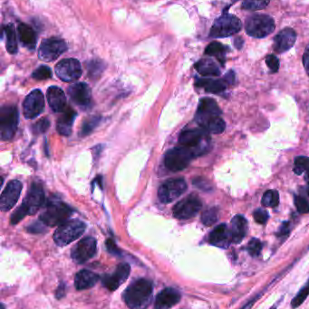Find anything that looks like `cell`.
Here are the masks:
<instances>
[{"label":"cell","instance_id":"23","mask_svg":"<svg viewBox=\"0 0 309 309\" xmlns=\"http://www.w3.org/2000/svg\"><path fill=\"white\" fill-rule=\"evenodd\" d=\"M47 101L55 113H63L66 108L65 93L57 86H52L47 90Z\"/></svg>","mask_w":309,"mask_h":309},{"label":"cell","instance_id":"29","mask_svg":"<svg viewBox=\"0 0 309 309\" xmlns=\"http://www.w3.org/2000/svg\"><path fill=\"white\" fill-rule=\"evenodd\" d=\"M228 50L229 48L228 46L220 44V42H212L206 47L205 54H207L209 57H215L221 65H224Z\"/></svg>","mask_w":309,"mask_h":309},{"label":"cell","instance_id":"8","mask_svg":"<svg viewBox=\"0 0 309 309\" xmlns=\"http://www.w3.org/2000/svg\"><path fill=\"white\" fill-rule=\"evenodd\" d=\"M193 155L188 149L179 147L167 151L164 157V164L167 168L173 172H178L187 167Z\"/></svg>","mask_w":309,"mask_h":309},{"label":"cell","instance_id":"25","mask_svg":"<svg viewBox=\"0 0 309 309\" xmlns=\"http://www.w3.org/2000/svg\"><path fill=\"white\" fill-rule=\"evenodd\" d=\"M99 280V276L90 270H80L74 277V286L78 290H85L93 288Z\"/></svg>","mask_w":309,"mask_h":309},{"label":"cell","instance_id":"27","mask_svg":"<svg viewBox=\"0 0 309 309\" xmlns=\"http://www.w3.org/2000/svg\"><path fill=\"white\" fill-rule=\"evenodd\" d=\"M17 32L19 40L24 47L30 50L35 49L37 44V34L31 26H29V24L20 23L17 26Z\"/></svg>","mask_w":309,"mask_h":309},{"label":"cell","instance_id":"14","mask_svg":"<svg viewBox=\"0 0 309 309\" xmlns=\"http://www.w3.org/2000/svg\"><path fill=\"white\" fill-rule=\"evenodd\" d=\"M55 70L58 78L66 82L78 80L82 75L81 65L79 61L73 58L60 61Z\"/></svg>","mask_w":309,"mask_h":309},{"label":"cell","instance_id":"33","mask_svg":"<svg viewBox=\"0 0 309 309\" xmlns=\"http://www.w3.org/2000/svg\"><path fill=\"white\" fill-rule=\"evenodd\" d=\"M308 296L309 280H307L305 285L303 286V288L298 291L297 296L292 299V301H291V307L293 309L299 307L305 301V299L308 297Z\"/></svg>","mask_w":309,"mask_h":309},{"label":"cell","instance_id":"19","mask_svg":"<svg viewBox=\"0 0 309 309\" xmlns=\"http://www.w3.org/2000/svg\"><path fill=\"white\" fill-rule=\"evenodd\" d=\"M296 40H297L296 31L290 27H287L281 30L280 32L274 37L273 47L275 52L282 53L292 48L296 43Z\"/></svg>","mask_w":309,"mask_h":309},{"label":"cell","instance_id":"1","mask_svg":"<svg viewBox=\"0 0 309 309\" xmlns=\"http://www.w3.org/2000/svg\"><path fill=\"white\" fill-rule=\"evenodd\" d=\"M153 285L146 278L133 281L122 294V298L130 309H147L151 305Z\"/></svg>","mask_w":309,"mask_h":309},{"label":"cell","instance_id":"4","mask_svg":"<svg viewBox=\"0 0 309 309\" xmlns=\"http://www.w3.org/2000/svg\"><path fill=\"white\" fill-rule=\"evenodd\" d=\"M276 27L275 21L269 15L255 14L248 16L245 22V30L248 36L264 38L272 34Z\"/></svg>","mask_w":309,"mask_h":309},{"label":"cell","instance_id":"37","mask_svg":"<svg viewBox=\"0 0 309 309\" xmlns=\"http://www.w3.org/2000/svg\"><path fill=\"white\" fill-rule=\"evenodd\" d=\"M101 121L100 117H91L89 119H87L82 127L81 136H86L94 130V128L99 124V122Z\"/></svg>","mask_w":309,"mask_h":309},{"label":"cell","instance_id":"46","mask_svg":"<svg viewBox=\"0 0 309 309\" xmlns=\"http://www.w3.org/2000/svg\"><path fill=\"white\" fill-rule=\"evenodd\" d=\"M303 65L305 69V72L309 75V44L305 48L304 55H303Z\"/></svg>","mask_w":309,"mask_h":309},{"label":"cell","instance_id":"49","mask_svg":"<svg viewBox=\"0 0 309 309\" xmlns=\"http://www.w3.org/2000/svg\"><path fill=\"white\" fill-rule=\"evenodd\" d=\"M261 297V295H256V297H253L251 300H249V301L247 302L246 304H245L244 306L243 307H241L240 309H250L252 307L254 304L256 303V299H259Z\"/></svg>","mask_w":309,"mask_h":309},{"label":"cell","instance_id":"2","mask_svg":"<svg viewBox=\"0 0 309 309\" xmlns=\"http://www.w3.org/2000/svg\"><path fill=\"white\" fill-rule=\"evenodd\" d=\"M179 144L188 149L193 157L201 156L211 148V137L203 129H190L179 134Z\"/></svg>","mask_w":309,"mask_h":309},{"label":"cell","instance_id":"20","mask_svg":"<svg viewBox=\"0 0 309 309\" xmlns=\"http://www.w3.org/2000/svg\"><path fill=\"white\" fill-rule=\"evenodd\" d=\"M67 93L69 94L71 100L81 107H87L91 102L92 93L90 87L84 82H78L71 85Z\"/></svg>","mask_w":309,"mask_h":309},{"label":"cell","instance_id":"21","mask_svg":"<svg viewBox=\"0 0 309 309\" xmlns=\"http://www.w3.org/2000/svg\"><path fill=\"white\" fill-rule=\"evenodd\" d=\"M182 298V295L174 288H166L162 290L155 300L154 309H171L177 305Z\"/></svg>","mask_w":309,"mask_h":309},{"label":"cell","instance_id":"54","mask_svg":"<svg viewBox=\"0 0 309 309\" xmlns=\"http://www.w3.org/2000/svg\"><path fill=\"white\" fill-rule=\"evenodd\" d=\"M270 309H277V308H276V307H271V308H270Z\"/></svg>","mask_w":309,"mask_h":309},{"label":"cell","instance_id":"50","mask_svg":"<svg viewBox=\"0 0 309 309\" xmlns=\"http://www.w3.org/2000/svg\"><path fill=\"white\" fill-rule=\"evenodd\" d=\"M234 42H235V46L238 49H241V47L243 46V44H244V41L241 37H237Z\"/></svg>","mask_w":309,"mask_h":309},{"label":"cell","instance_id":"18","mask_svg":"<svg viewBox=\"0 0 309 309\" xmlns=\"http://www.w3.org/2000/svg\"><path fill=\"white\" fill-rule=\"evenodd\" d=\"M130 271L131 267L129 264L120 263L113 273L106 274L102 277V285L108 290L114 291L126 281L130 275Z\"/></svg>","mask_w":309,"mask_h":309},{"label":"cell","instance_id":"48","mask_svg":"<svg viewBox=\"0 0 309 309\" xmlns=\"http://www.w3.org/2000/svg\"><path fill=\"white\" fill-rule=\"evenodd\" d=\"M223 79L227 85H233V83L235 82V74H234V72L230 71V72H228V73L225 75Z\"/></svg>","mask_w":309,"mask_h":309},{"label":"cell","instance_id":"51","mask_svg":"<svg viewBox=\"0 0 309 309\" xmlns=\"http://www.w3.org/2000/svg\"><path fill=\"white\" fill-rule=\"evenodd\" d=\"M63 285L60 286L58 289H57V298H61L62 297H64L65 295V289L62 288Z\"/></svg>","mask_w":309,"mask_h":309},{"label":"cell","instance_id":"52","mask_svg":"<svg viewBox=\"0 0 309 309\" xmlns=\"http://www.w3.org/2000/svg\"><path fill=\"white\" fill-rule=\"evenodd\" d=\"M305 180H306V183H307V193H308L309 195V173L306 174V177H305Z\"/></svg>","mask_w":309,"mask_h":309},{"label":"cell","instance_id":"12","mask_svg":"<svg viewBox=\"0 0 309 309\" xmlns=\"http://www.w3.org/2000/svg\"><path fill=\"white\" fill-rule=\"evenodd\" d=\"M220 114L221 109L217 104V102L211 98H204L199 101L196 113V121L202 129L209 121L217 117H220Z\"/></svg>","mask_w":309,"mask_h":309},{"label":"cell","instance_id":"15","mask_svg":"<svg viewBox=\"0 0 309 309\" xmlns=\"http://www.w3.org/2000/svg\"><path fill=\"white\" fill-rule=\"evenodd\" d=\"M97 243L93 237L84 238L72 249L71 256L78 264H83L94 257L96 253Z\"/></svg>","mask_w":309,"mask_h":309},{"label":"cell","instance_id":"22","mask_svg":"<svg viewBox=\"0 0 309 309\" xmlns=\"http://www.w3.org/2000/svg\"><path fill=\"white\" fill-rule=\"evenodd\" d=\"M209 242L220 248H227L232 242L230 229H228L226 224L218 225L215 229L210 233Z\"/></svg>","mask_w":309,"mask_h":309},{"label":"cell","instance_id":"35","mask_svg":"<svg viewBox=\"0 0 309 309\" xmlns=\"http://www.w3.org/2000/svg\"><path fill=\"white\" fill-rule=\"evenodd\" d=\"M261 202L267 207H276L279 203V194L276 190H269L263 194Z\"/></svg>","mask_w":309,"mask_h":309},{"label":"cell","instance_id":"5","mask_svg":"<svg viewBox=\"0 0 309 309\" xmlns=\"http://www.w3.org/2000/svg\"><path fill=\"white\" fill-rule=\"evenodd\" d=\"M86 225L80 220H68L54 233V241L58 246H65L78 240L86 231Z\"/></svg>","mask_w":309,"mask_h":309},{"label":"cell","instance_id":"16","mask_svg":"<svg viewBox=\"0 0 309 309\" xmlns=\"http://www.w3.org/2000/svg\"><path fill=\"white\" fill-rule=\"evenodd\" d=\"M45 108V99L39 90H34L24 99L23 104L24 116L27 119H35L39 116Z\"/></svg>","mask_w":309,"mask_h":309},{"label":"cell","instance_id":"13","mask_svg":"<svg viewBox=\"0 0 309 309\" xmlns=\"http://www.w3.org/2000/svg\"><path fill=\"white\" fill-rule=\"evenodd\" d=\"M45 202V193L43 187L39 184L34 183L29 189V193L24 197V202L21 205L27 215H33L42 207Z\"/></svg>","mask_w":309,"mask_h":309},{"label":"cell","instance_id":"44","mask_svg":"<svg viewBox=\"0 0 309 309\" xmlns=\"http://www.w3.org/2000/svg\"><path fill=\"white\" fill-rule=\"evenodd\" d=\"M266 64L272 72H277L279 69V61L274 54H269L266 57Z\"/></svg>","mask_w":309,"mask_h":309},{"label":"cell","instance_id":"17","mask_svg":"<svg viewBox=\"0 0 309 309\" xmlns=\"http://www.w3.org/2000/svg\"><path fill=\"white\" fill-rule=\"evenodd\" d=\"M23 185L20 181L12 180L8 183L1 194L0 208L2 212H8L16 205L20 196Z\"/></svg>","mask_w":309,"mask_h":309},{"label":"cell","instance_id":"53","mask_svg":"<svg viewBox=\"0 0 309 309\" xmlns=\"http://www.w3.org/2000/svg\"><path fill=\"white\" fill-rule=\"evenodd\" d=\"M2 309H5L4 305H2Z\"/></svg>","mask_w":309,"mask_h":309},{"label":"cell","instance_id":"11","mask_svg":"<svg viewBox=\"0 0 309 309\" xmlns=\"http://www.w3.org/2000/svg\"><path fill=\"white\" fill-rule=\"evenodd\" d=\"M201 202L195 194H191L179 202L173 208V215L179 220H188L195 216L201 209Z\"/></svg>","mask_w":309,"mask_h":309},{"label":"cell","instance_id":"42","mask_svg":"<svg viewBox=\"0 0 309 309\" xmlns=\"http://www.w3.org/2000/svg\"><path fill=\"white\" fill-rule=\"evenodd\" d=\"M50 122L47 119H42L39 121H37L36 124L33 127V131L37 134H41V133H45L47 129H49Z\"/></svg>","mask_w":309,"mask_h":309},{"label":"cell","instance_id":"43","mask_svg":"<svg viewBox=\"0 0 309 309\" xmlns=\"http://www.w3.org/2000/svg\"><path fill=\"white\" fill-rule=\"evenodd\" d=\"M253 216H254V219H255V221L258 223L264 224L268 221V219H269V213H268L267 211L263 210V209H258L253 213Z\"/></svg>","mask_w":309,"mask_h":309},{"label":"cell","instance_id":"26","mask_svg":"<svg viewBox=\"0 0 309 309\" xmlns=\"http://www.w3.org/2000/svg\"><path fill=\"white\" fill-rule=\"evenodd\" d=\"M248 232V222L244 217L236 215L232 219L230 224L232 242L240 243L244 239Z\"/></svg>","mask_w":309,"mask_h":309},{"label":"cell","instance_id":"45","mask_svg":"<svg viewBox=\"0 0 309 309\" xmlns=\"http://www.w3.org/2000/svg\"><path fill=\"white\" fill-rule=\"evenodd\" d=\"M289 232H290V227H289V222H284L283 224L281 225L280 229L277 233V236L282 237V236H288L289 235Z\"/></svg>","mask_w":309,"mask_h":309},{"label":"cell","instance_id":"36","mask_svg":"<svg viewBox=\"0 0 309 309\" xmlns=\"http://www.w3.org/2000/svg\"><path fill=\"white\" fill-rule=\"evenodd\" d=\"M218 221V210L211 208L206 210L201 215V221L206 226H212Z\"/></svg>","mask_w":309,"mask_h":309},{"label":"cell","instance_id":"39","mask_svg":"<svg viewBox=\"0 0 309 309\" xmlns=\"http://www.w3.org/2000/svg\"><path fill=\"white\" fill-rule=\"evenodd\" d=\"M32 77L37 80H47L52 77V71L47 66L42 65L33 72Z\"/></svg>","mask_w":309,"mask_h":309},{"label":"cell","instance_id":"41","mask_svg":"<svg viewBox=\"0 0 309 309\" xmlns=\"http://www.w3.org/2000/svg\"><path fill=\"white\" fill-rule=\"evenodd\" d=\"M295 205L297 211L300 213H309V202L304 197L296 196L295 198Z\"/></svg>","mask_w":309,"mask_h":309},{"label":"cell","instance_id":"3","mask_svg":"<svg viewBox=\"0 0 309 309\" xmlns=\"http://www.w3.org/2000/svg\"><path fill=\"white\" fill-rule=\"evenodd\" d=\"M73 210L58 199H50L44 213L40 215V221L46 226H60L68 221Z\"/></svg>","mask_w":309,"mask_h":309},{"label":"cell","instance_id":"28","mask_svg":"<svg viewBox=\"0 0 309 309\" xmlns=\"http://www.w3.org/2000/svg\"><path fill=\"white\" fill-rule=\"evenodd\" d=\"M195 69L203 76H219L220 70L212 59L203 58L195 64Z\"/></svg>","mask_w":309,"mask_h":309},{"label":"cell","instance_id":"31","mask_svg":"<svg viewBox=\"0 0 309 309\" xmlns=\"http://www.w3.org/2000/svg\"><path fill=\"white\" fill-rule=\"evenodd\" d=\"M5 35H6V47L9 53L16 54L17 52V42H16V29L13 24H8L4 27Z\"/></svg>","mask_w":309,"mask_h":309},{"label":"cell","instance_id":"30","mask_svg":"<svg viewBox=\"0 0 309 309\" xmlns=\"http://www.w3.org/2000/svg\"><path fill=\"white\" fill-rule=\"evenodd\" d=\"M196 85L200 88L205 89L208 93H220L225 91L227 83L223 80L213 79H199L196 80Z\"/></svg>","mask_w":309,"mask_h":309},{"label":"cell","instance_id":"32","mask_svg":"<svg viewBox=\"0 0 309 309\" xmlns=\"http://www.w3.org/2000/svg\"><path fill=\"white\" fill-rule=\"evenodd\" d=\"M225 128H226L225 121L220 117H217L212 121H209L202 129H205L209 133L220 134V133L223 132Z\"/></svg>","mask_w":309,"mask_h":309},{"label":"cell","instance_id":"47","mask_svg":"<svg viewBox=\"0 0 309 309\" xmlns=\"http://www.w3.org/2000/svg\"><path fill=\"white\" fill-rule=\"evenodd\" d=\"M106 248L110 251L111 253H114V254H119V249L117 248V246L115 245L114 241H112L111 239L106 241Z\"/></svg>","mask_w":309,"mask_h":309},{"label":"cell","instance_id":"40","mask_svg":"<svg viewBox=\"0 0 309 309\" xmlns=\"http://www.w3.org/2000/svg\"><path fill=\"white\" fill-rule=\"evenodd\" d=\"M247 249H248V253L252 257H256V256H259L261 254V250H262V243H261V241L259 239L253 238L248 242Z\"/></svg>","mask_w":309,"mask_h":309},{"label":"cell","instance_id":"7","mask_svg":"<svg viewBox=\"0 0 309 309\" xmlns=\"http://www.w3.org/2000/svg\"><path fill=\"white\" fill-rule=\"evenodd\" d=\"M18 124V113L16 106H4L0 110V133L2 141H10L15 136Z\"/></svg>","mask_w":309,"mask_h":309},{"label":"cell","instance_id":"6","mask_svg":"<svg viewBox=\"0 0 309 309\" xmlns=\"http://www.w3.org/2000/svg\"><path fill=\"white\" fill-rule=\"evenodd\" d=\"M242 29V24L240 18L231 14H223L212 24L210 36L220 38L234 36L240 32Z\"/></svg>","mask_w":309,"mask_h":309},{"label":"cell","instance_id":"38","mask_svg":"<svg viewBox=\"0 0 309 309\" xmlns=\"http://www.w3.org/2000/svg\"><path fill=\"white\" fill-rule=\"evenodd\" d=\"M294 172L297 175H301L304 172L309 173V158L305 157H298L295 160Z\"/></svg>","mask_w":309,"mask_h":309},{"label":"cell","instance_id":"34","mask_svg":"<svg viewBox=\"0 0 309 309\" xmlns=\"http://www.w3.org/2000/svg\"><path fill=\"white\" fill-rule=\"evenodd\" d=\"M269 2L270 0H243L242 8L248 11H258L264 9Z\"/></svg>","mask_w":309,"mask_h":309},{"label":"cell","instance_id":"9","mask_svg":"<svg viewBox=\"0 0 309 309\" xmlns=\"http://www.w3.org/2000/svg\"><path fill=\"white\" fill-rule=\"evenodd\" d=\"M66 50L67 44L65 41L57 37H52L43 40L38 50V57L44 62H53L61 57Z\"/></svg>","mask_w":309,"mask_h":309},{"label":"cell","instance_id":"10","mask_svg":"<svg viewBox=\"0 0 309 309\" xmlns=\"http://www.w3.org/2000/svg\"><path fill=\"white\" fill-rule=\"evenodd\" d=\"M186 189L187 184L182 178L167 180L159 188V199L163 204H170L179 198Z\"/></svg>","mask_w":309,"mask_h":309},{"label":"cell","instance_id":"24","mask_svg":"<svg viewBox=\"0 0 309 309\" xmlns=\"http://www.w3.org/2000/svg\"><path fill=\"white\" fill-rule=\"evenodd\" d=\"M76 118V113L71 108H66L57 121V131L63 136H69L72 127Z\"/></svg>","mask_w":309,"mask_h":309}]
</instances>
